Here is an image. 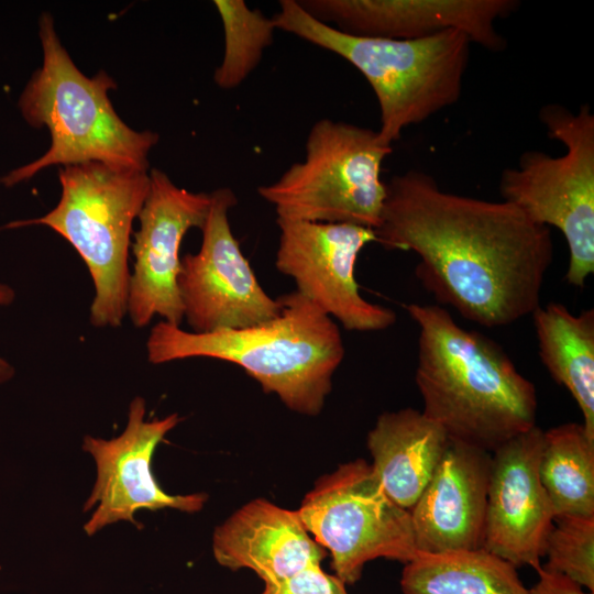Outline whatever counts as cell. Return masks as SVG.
<instances>
[{"mask_svg": "<svg viewBox=\"0 0 594 594\" xmlns=\"http://www.w3.org/2000/svg\"><path fill=\"white\" fill-rule=\"evenodd\" d=\"M374 232L385 249L414 251L422 287L464 319L504 327L540 306L551 231L510 202L449 193L411 169L386 183Z\"/></svg>", "mask_w": 594, "mask_h": 594, "instance_id": "cell-1", "label": "cell"}, {"mask_svg": "<svg viewBox=\"0 0 594 594\" xmlns=\"http://www.w3.org/2000/svg\"><path fill=\"white\" fill-rule=\"evenodd\" d=\"M419 328L415 381L421 410L453 441L492 453L536 425L535 385L487 336L439 305L409 304Z\"/></svg>", "mask_w": 594, "mask_h": 594, "instance_id": "cell-2", "label": "cell"}, {"mask_svg": "<svg viewBox=\"0 0 594 594\" xmlns=\"http://www.w3.org/2000/svg\"><path fill=\"white\" fill-rule=\"evenodd\" d=\"M279 312L242 329L196 333L165 321L147 338V360L163 364L190 358L233 363L290 410L318 415L344 358L338 324L297 290L278 297Z\"/></svg>", "mask_w": 594, "mask_h": 594, "instance_id": "cell-3", "label": "cell"}, {"mask_svg": "<svg viewBox=\"0 0 594 594\" xmlns=\"http://www.w3.org/2000/svg\"><path fill=\"white\" fill-rule=\"evenodd\" d=\"M38 35L43 64L22 90L18 107L29 125L48 130L51 146L37 160L0 177V183L13 187L46 167L86 162L147 170L158 134L135 131L122 121L108 95L117 88L114 80L103 70L87 77L78 69L47 12L40 16Z\"/></svg>", "mask_w": 594, "mask_h": 594, "instance_id": "cell-4", "label": "cell"}, {"mask_svg": "<svg viewBox=\"0 0 594 594\" xmlns=\"http://www.w3.org/2000/svg\"><path fill=\"white\" fill-rule=\"evenodd\" d=\"M272 20L276 29L337 54L364 76L380 108L378 135L387 144L461 97L472 45L463 32L415 40L355 36L312 18L297 0H280Z\"/></svg>", "mask_w": 594, "mask_h": 594, "instance_id": "cell-5", "label": "cell"}, {"mask_svg": "<svg viewBox=\"0 0 594 594\" xmlns=\"http://www.w3.org/2000/svg\"><path fill=\"white\" fill-rule=\"evenodd\" d=\"M58 177L62 196L54 209L0 229L41 224L68 241L94 283L91 324L117 328L127 315L132 226L148 195L150 173L86 162L61 167Z\"/></svg>", "mask_w": 594, "mask_h": 594, "instance_id": "cell-6", "label": "cell"}, {"mask_svg": "<svg viewBox=\"0 0 594 594\" xmlns=\"http://www.w3.org/2000/svg\"><path fill=\"white\" fill-rule=\"evenodd\" d=\"M539 119L565 147L560 156L526 151L499 178L502 200L531 221L556 227L569 248L566 282L582 288L594 272V114L587 105L572 111L549 103Z\"/></svg>", "mask_w": 594, "mask_h": 594, "instance_id": "cell-7", "label": "cell"}, {"mask_svg": "<svg viewBox=\"0 0 594 594\" xmlns=\"http://www.w3.org/2000/svg\"><path fill=\"white\" fill-rule=\"evenodd\" d=\"M392 151L375 130L320 119L308 133L304 160L257 193L277 218L374 230L386 195L382 164Z\"/></svg>", "mask_w": 594, "mask_h": 594, "instance_id": "cell-8", "label": "cell"}, {"mask_svg": "<svg viewBox=\"0 0 594 594\" xmlns=\"http://www.w3.org/2000/svg\"><path fill=\"white\" fill-rule=\"evenodd\" d=\"M297 513L345 584L359 581L369 561L385 558L405 564L417 554L409 510L388 497L362 459L321 476Z\"/></svg>", "mask_w": 594, "mask_h": 594, "instance_id": "cell-9", "label": "cell"}, {"mask_svg": "<svg viewBox=\"0 0 594 594\" xmlns=\"http://www.w3.org/2000/svg\"><path fill=\"white\" fill-rule=\"evenodd\" d=\"M235 205L230 188L210 193L200 250L180 261L177 285L184 319L196 333L252 327L280 310L278 297L260 285L232 233L229 211Z\"/></svg>", "mask_w": 594, "mask_h": 594, "instance_id": "cell-10", "label": "cell"}, {"mask_svg": "<svg viewBox=\"0 0 594 594\" xmlns=\"http://www.w3.org/2000/svg\"><path fill=\"white\" fill-rule=\"evenodd\" d=\"M276 222L275 265L298 293L349 331H382L396 322L392 309L363 298L354 276L360 252L376 240L373 229L283 218Z\"/></svg>", "mask_w": 594, "mask_h": 594, "instance_id": "cell-11", "label": "cell"}, {"mask_svg": "<svg viewBox=\"0 0 594 594\" xmlns=\"http://www.w3.org/2000/svg\"><path fill=\"white\" fill-rule=\"evenodd\" d=\"M145 413V400L136 396L130 403L128 422L120 436L109 440L86 436L82 440V450L92 455L97 466L96 483L84 505L87 513L98 504L84 525L88 536L121 520L141 526L134 519L140 509L196 513L208 498L205 493L170 495L160 487L151 469L152 458L180 418L174 413L146 420Z\"/></svg>", "mask_w": 594, "mask_h": 594, "instance_id": "cell-12", "label": "cell"}, {"mask_svg": "<svg viewBox=\"0 0 594 594\" xmlns=\"http://www.w3.org/2000/svg\"><path fill=\"white\" fill-rule=\"evenodd\" d=\"M150 191L139 215L140 229L131 244L134 256L127 314L138 328L155 316L179 326L184 311L177 279L180 245L193 228L201 229L210 208V193L176 186L160 169L150 172Z\"/></svg>", "mask_w": 594, "mask_h": 594, "instance_id": "cell-13", "label": "cell"}, {"mask_svg": "<svg viewBox=\"0 0 594 594\" xmlns=\"http://www.w3.org/2000/svg\"><path fill=\"white\" fill-rule=\"evenodd\" d=\"M543 432L535 426L491 453L482 548L515 568L541 566L554 514L541 484Z\"/></svg>", "mask_w": 594, "mask_h": 594, "instance_id": "cell-14", "label": "cell"}, {"mask_svg": "<svg viewBox=\"0 0 594 594\" xmlns=\"http://www.w3.org/2000/svg\"><path fill=\"white\" fill-rule=\"evenodd\" d=\"M312 18L338 31L367 37L415 40L449 30L468 35L490 51L506 41L497 20L509 15L517 0H297Z\"/></svg>", "mask_w": 594, "mask_h": 594, "instance_id": "cell-15", "label": "cell"}, {"mask_svg": "<svg viewBox=\"0 0 594 594\" xmlns=\"http://www.w3.org/2000/svg\"><path fill=\"white\" fill-rule=\"evenodd\" d=\"M491 453L449 439L425 491L409 510L417 552L482 548Z\"/></svg>", "mask_w": 594, "mask_h": 594, "instance_id": "cell-16", "label": "cell"}, {"mask_svg": "<svg viewBox=\"0 0 594 594\" xmlns=\"http://www.w3.org/2000/svg\"><path fill=\"white\" fill-rule=\"evenodd\" d=\"M212 551L220 565L249 569L264 584L285 580L326 557L297 510L263 498L249 502L216 528Z\"/></svg>", "mask_w": 594, "mask_h": 594, "instance_id": "cell-17", "label": "cell"}, {"mask_svg": "<svg viewBox=\"0 0 594 594\" xmlns=\"http://www.w3.org/2000/svg\"><path fill=\"white\" fill-rule=\"evenodd\" d=\"M448 443L444 430L414 408L383 413L367 435L375 475L388 497L407 510L425 491Z\"/></svg>", "mask_w": 594, "mask_h": 594, "instance_id": "cell-18", "label": "cell"}, {"mask_svg": "<svg viewBox=\"0 0 594 594\" xmlns=\"http://www.w3.org/2000/svg\"><path fill=\"white\" fill-rule=\"evenodd\" d=\"M538 351L551 377L576 402L583 427L594 440V310L572 314L550 302L534 312Z\"/></svg>", "mask_w": 594, "mask_h": 594, "instance_id": "cell-19", "label": "cell"}, {"mask_svg": "<svg viewBox=\"0 0 594 594\" xmlns=\"http://www.w3.org/2000/svg\"><path fill=\"white\" fill-rule=\"evenodd\" d=\"M513 564L483 548L417 552L405 563L403 594H527Z\"/></svg>", "mask_w": 594, "mask_h": 594, "instance_id": "cell-20", "label": "cell"}, {"mask_svg": "<svg viewBox=\"0 0 594 594\" xmlns=\"http://www.w3.org/2000/svg\"><path fill=\"white\" fill-rule=\"evenodd\" d=\"M539 476L554 517H594V440L582 424L543 432Z\"/></svg>", "mask_w": 594, "mask_h": 594, "instance_id": "cell-21", "label": "cell"}, {"mask_svg": "<svg viewBox=\"0 0 594 594\" xmlns=\"http://www.w3.org/2000/svg\"><path fill=\"white\" fill-rule=\"evenodd\" d=\"M213 3L224 35L223 57L213 80L221 89H234L258 66L264 51L273 43L276 26L272 19L249 8L243 0Z\"/></svg>", "mask_w": 594, "mask_h": 594, "instance_id": "cell-22", "label": "cell"}, {"mask_svg": "<svg viewBox=\"0 0 594 594\" xmlns=\"http://www.w3.org/2000/svg\"><path fill=\"white\" fill-rule=\"evenodd\" d=\"M543 570L594 591V517L558 516L547 537Z\"/></svg>", "mask_w": 594, "mask_h": 594, "instance_id": "cell-23", "label": "cell"}, {"mask_svg": "<svg viewBox=\"0 0 594 594\" xmlns=\"http://www.w3.org/2000/svg\"><path fill=\"white\" fill-rule=\"evenodd\" d=\"M345 585L336 574L324 572L319 563L277 583L265 584L262 594H349Z\"/></svg>", "mask_w": 594, "mask_h": 594, "instance_id": "cell-24", "label": "cell"}, {"mask_svg": "<svg viewBox=\"0 0 594 594\" xmlns=\"http://www.w3.org/2000/svg\"><path fill=\"white\" fill-rule=\"evenodd\" d=\"M537 571L539 580L527 590V594H593V592H585L581 585L563 575L548 572L541 566Z\"/></svg>", "mask_w": 594, "mask_h": 594, "instance_id": "cell-25", "label": "cell"}, {"mask_svg": "<svg viewBox=\"0 0 594 594\" xmlns=\"http://www.w3.org/2000/svg\"><path fill=\"white\" fill-rule=\"evenodd\" d=\"M14 299V289L10 285L0 282V306H10ZM14 373V367L0 356V384L10 381Z\"/></svg>", "mask_w": 594, "mask_h": 594, "instance_id": "cell-26", "label": "cell"}]
</instances>
